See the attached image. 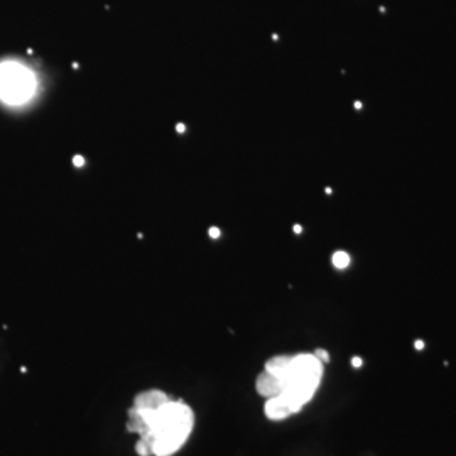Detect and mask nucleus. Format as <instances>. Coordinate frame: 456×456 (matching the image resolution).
I'll list each match as a JSON object with an SVG mask.
<instances>
[{"mask_svg":"<svg viewBox=\"0 0 456 456\" xmlns=\"http://www.w3.org/2000/svg\"><path fill=\"white\" fill-rule=\"evenodd\" d=\"M194 428L193 409L183 401L169 399L159 407H136L129 411L127 431L139 434V456H173Z\"/></svg>","mask_w":456,"mask_h":456,"instance_id":"obj_1","label":"nucleus"},{"mask_svg":"<svg viewBox=\"0 0 456 456\" xmlns=\"http://www.w3.org/2000/svg\"><path fill=\"white\" fill-rule=\"evenodd\" d=\"M266 372L277 379L281 387L277 396L296 414L316 394L323 379V362L314 353H299L294 357L277 355L266 362Z\"/></svg>","mask_w":456,"mask_h":456,"instance_id":"obj_2","label":"nucleus"},{"mask_svg":"<svg viewBox=\"0 0 456 456\" xmlns=\"http://www.w3.org/2000/svg\"><path fill=\"white\" fill-rule=\"evenodd\" d=\"M39 90L36 71L24 61H0V101L12 107L27 103Z\"/></svg>","mask_w":456,"mask_h":456,"instance_id":"obj_3","label":"nucleus"},{"mask_svg":"<svg viewBox=\"0 0 456 456\" xmlns=\"http://www.w3.org/2000/svg\"><path fill=\"white\" fill-rule=\"evenodd\" d=\"M255 389H257V392L260 394V396L267 397V399H269V397L277 396V394L281 392V387H279L277 379L274 377L273 374H269V372H266V370H264L262 374L257 377Z\"/></svg>","mask_w":456,"mask_h":456,"instance_id":"obj_4","label":"nucleus"},{"mask_svg":"<svg viewBox=\"0 0 456 456\" xmlns=\"http://www.w3.org/2000/svg\"><path fill=\"white\" fill-rule=\"evenodd\" d=\"M331 262H333V266L336 267V269H346V267L350 266V255L346 252L338 251V252L333 253Z\"/></svg>","mask_w":456,"mask_h":456,"instance_id":"obj_5","label":"nucleus"},{"mask_svg":"<svg viewBox=\"0 0 456 456\" xmlns=\"http://www.w3.org/2000/svg\"><path fill=\"white\" fill-rule=\"evenodd\" d=\"M314 355H316V357L320 358V360L323 362V364H327V362H329V353L327 352V350H323V349H318L316 352H314Z\"/></svg>","mask_w":456,"mask_h":456,"instance_id":"obj_6","label":"nucleus"},{"mask_svg":"<svg viewBox=\"0 0 456 456\" xmlns=\"http://www.w3.org/2000/svg\"><path fill=\"white\" fill-rule=\"evenodd\" d=\"M352 365H353L355 368H360L362 365H364V360H362L360 357H353V358H352Z\"/></svg>","mask_w":456,"mask_h":456,"instance_id":"obj_7","label":"nucleus"},{"mask_svg":"<svg viewBox=\"0 0 456 456\" xmlns=\"http://www.w3.org/2000/svg\"><path fill=\"white\" fill-rule=\"evenodd\" d=\"M414 349L416 350H422V349H425V342H422V340H418V342H414Z\"/></svg>","mask_w":456,"mask_h":456,"instance_id":"obj_8","label":"nucleus"},{"mask_svg":"<svg viewBox=\"0 0 456 456\" xmlns=\"http://www.w3.org/2000/svg\"><path fill=\"white\" fill-rule=\"evenodd\" d=\"M210 233H212L213 238H218L220 237V230H218V228H212V230H210Z\"/></svg>","mask_w":456,"mask_h":456,"instance_id":"obj_9","label":"nucleus"},{"mask_svg":"<svg viewBox=\"0 0 456 456\" xmlns=\"http://www.w3.org/2000/svg\"><path fill=\"white\" fill-rule=\"evenodd\" d=\"M355 108H357V110H362V108H364L362 101H355Z\"/></svg>","mask_w":456,"mask_h":456,"instance_id":"obj_10","label":"nucleus"},{"mask_svg":"<svg viewBox=\"0 0 456 456\" xmlns=\"http://www.w3.org/2000/svg\"><path fill=\"white\" fill-rule=\"evenodd\" d=\"M294 231H296V233H301L303 227L301 225H294Z\"/></svg>","mask_w":456,"mask_h":456,"instance_id":"obj_11","label":"nucleus"},{"mask_svg":"<svg viewBox=\"0 0 456 456\" xmlns=\"http://www.w3.org/2000/svg\"><path fill=\"white\" fill-rule=\"evenodd\" d=\"M76 164H78V166H81V164H83V159H79V157L76 159Z\"/></svg>","mask_w":456,"mask_h":456,"instance_id":"obj_12","label":"nucleus"}]
</instances>
